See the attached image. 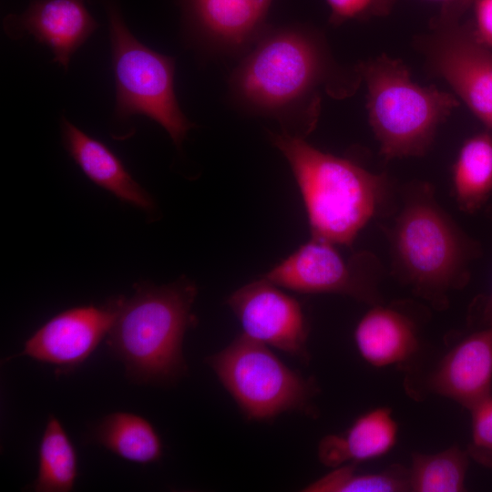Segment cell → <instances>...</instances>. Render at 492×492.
<instances>
[{"label": "cell", "mask_w": 492, "mask_h": 492, "mask_svg": "<svg viewBox=\"0 0 492 492\" xmlns=\"http://www.w3.org/2000/svg\"><path fill=\"white\" fill-rule=\"evenodd\" d=\"M362 77L341 67L319 32L302 26L264 30L232 71L233 102L275 119L282 132L304 138L318 122L322 89L335 98L353 94Z\"/></svg>", "instance_id": "6da1fadb"}, {"label": "cell", "mask_w": 492, "mask_h": 492, "mask_svg": "<svg viewBox=\"0 0 492 492\" xmlns=\"http://www.w3.org/2000/svg\"><path fill=\"white\" fill-rule=\"evenodd\" d=\"M400 201L384 229L393 274L433 308L445 310L451 292L468 283L482 247L442 208L429 183L404 185Z\"/></svg>", "instance_id": "7a4b0ae2"}, {"label": "cell", "mask_w": 492, "mask_h": 492, "mask_svg": "<svg viewBox=\"0 0 492 492\" xmlns=\"http://www.w3.org/2000/svg\"><path fill=\"white\" fill-rule=\"evenodd\" d=\"M268 133L294 175L312 237L351 246L371 220L392 210L395 190L386 174L323 152L302 138Z\"/></svg>", "instance_id": "3957f363"}, {"label": "cell", "mask_w": 492, "mask_h": 492, "mask_svg": "<svg viewBox=\"0 0 492 492\" xmlns=\"http://www.w3.org/2000/svg\"><path fill=\"white\" fill-rule=\"evenodd\" d=\"M197 293L196 284L181 277L161 286L138 284L130 298L123 297L107 343L131 378L169 384L187 372L182 343L197 322Z\"/></svg>", "instance_id": "277c9868"}, {"label": "cell", "mask_w": 492, "mask_h": 492, "mask_svg": "<svg viewBox=\"0 0 492 492\" xmlns=\"http://www.w3.org/2000/svg\"><path fill=\"white\" fill-rule=\"evenodd\" d=\"M367 87L369 123L385 159L422 157L436 130L458 107L456 96L411 79L399 59L380 55L355 66Z\"/></svg>", "instance_id": "5b68a950"}, {"label": "cell", "mask_w": 492, "mask_h": 492, "mask_svg": "<svg viewBox=\"0 0 492 492\" xmlns=\"http://www.w3.org/2000/svg\"><path fill=\"white\" fill-rule=\"evenodd\" d=\"M206 363L250 421H272L291 411L318 415L315 379L291 369L268 345L244 333Z\"/></svg>", "instance_id": "8992f818"}, {"label": "cell", "mask_w": 492, "mask_h": 492, "mask_svg": "<svg viewBox=\"0 0 492 492\" xmlns=\"http://www.w3.org/2000/svg\"><path fill=\"white\" fill-rule=\"evenodd\" d=\"M116 101L114 118L141 115L159 124L179 148L194 127L174 90L175 59L141 43L127 26L118 7L107 5Z\"/></svg>", "instance_id": "52a82bcc"}, {"label": "cell", "mask_w": 492, "mask_h": 492, "mask_svg": "<svg viewBox=\"0 0 492 492\" xmlns=\"http://www.w3.org/2000/svg\"><path fill=\"white\" fill-rule=\"evenodd\" d=\"M279 287L301 293H335L377 304L382 269L371 252L359 251L345 258L328 241L312 237L264 276Z\"/></svg>", "instance_id": "ba28073f"}, {"label": "cell", "mask_w": 492, "mask_h": 492, "mask_svg": "<svg viewBox=\"0 0 492 492\" xmlns=\"http://www.w3.org/2000/svg\"><path fill=\"white\" fill-rule=\"evenodd\" d=\"M416 46L429 71L444 79L472 113L492 130V50L476 41L468 23L434 17Z\"/></svg>", "instance_id": "9c48e42d"}, {"label": "cell", "mask_w": 492, "mask_h": 492, "mask_svg": "<svg viewBox=\"0 0 492 492\" xmlns=\"http://www.w3.org/2000/svg\"><path fill=\"white\" fill-rule=\"evenodd\" d=\"M245 335L310 362L308 323L301 303L264 277L243 285L227 300Z\"/></svg>", "instance_id": "30bf717a"}, {"label": "cell", "mask_w": 492, "mask_h": 492, "mask_svg": "<svg viewBox=\"0 0 492 492\" xmlns=\"http://www.w3.org/2000/svg\"><path fill=\"white\" fill-rule=\"evenodd\" d=\"M122 300L118 297L99 306L74 307L57 313L26 341L15 356H29L61 371L76 368L108 335Z\"/></svg>", "instance_id": "8fae6325"}, {"label": "cell", "mask_w": 492, "mask_h": 492, "mask_svg": "<svg viewBox=\"0 0 492 492\" xmlns=\"http://www.w3.org/2000/svg\"><path fill=\"white\" fill-rule=\"evenodd\" d=\"M272 0H181L189 43L210 55L246 54Z\"/></svg>", "instance_id": "7c38bea8"}, {"label": "cell", "mask_w": 492, "mask_h": 492, "mask_svg": "<svg viewBox=\"0 0 492 492\" xmlns=\"http://www.w3.org/2000/svg\"><path fill=\"white\" fill-rule=\"evenodd\" d=\"M97 27L85 0H32L24 13L4 20L6 35L13 39L32 36L50 48L53 62L65 70Z\"/></svg>", "instance_id": "4fadbf2b"}, {"label": "cell", "mask_w": 492, "mask_h": 492, "mask_svg": "<svg viewBox=\"0 0 492 492\" xmlns=\"http://www.w3.org/2000/svg\"><path fill=\"white\" fill-rule=\"evenodd\" d=\"M431 393L470 410L492 395V326L482 327L454 344L425 382Z\"/></svg>", "instance_id": "5bb4252c"}, {"label": "cell", "mask_w": 492, "mask_h": 492, "mask_svg": "<svg viewBox=\"0 0 492 492\" xmlns=\"http://www.w3.org/2000/svg\"><path fill=\"white\" fill-rule=\"evenodd\" d=\"M419 311L407 301L372 305L354 333L361 357L376 368L407 365L421 346Z\"/></svg>", "instance_id": "9a60e30c"}, {"label": "cell", "mask_w": 492, "mask_h": 492, "mask_svg": "<svg viewBox=\"0 0 492 492\" xmlns=\"http://www.w3.org/2000/svg\"><path fill=\"white\" fill-rule=\"evenodd\" d=\"M62 143L69 157L96 185L120 200L151 212V196L134 179L115 152L89 136L65 116L60 120Z\"/></svg>", "instance_id": "2e32d148"}, {"label": "cell", "mask_w": 492, "mask_h": 492, "mask_svg": "<svg viewBox=\"0 0 492 492\" xmlns=\"http://www.w3.org/2000/svg\"><path fill=\"white\" fill-rule=\"evenodd\" d=\"M397 435L392 410L376 407L358 416L343 433L323 437L318 445V458L330 467L376 459L392 450Z\"/></svg>", "instance_id": "e0dca14e"}, {"label": "cell", "mask_w": 492, "mask_h": 492, "mask_svg": "<svg viewBox=\"0 0 492 492\" xmlns=\"http://www.w3.org/2000/svg\"><path fill=\"white\" fill-rule=\"evenodd\" d=\"M452 190L464 212L481 210L492 195V134L485 130L468 138L452 167Z\"/></svg>", "instance_id": "ac0fdd59"}, {"label": "cell", "mask_w": 492, "mask_h": 492, "mask_svg": "<svg viewBox=\"0 0 492 492\" xmlns=\"http://www.w3.org/2000/svg\"><path fill=\"white\" fill-rule=\"evenodd\" d=\"M92 436L108 451L134 463H154L162 456L159 434L148 420L135 414L108 415L93 428Z\"/></svg>", "instance_id": "d6986e66"}, {"label": "cell", "mask_w": 492, "mask_h": 492, "mask_svg": "<svg viewBox=\"0 0 492 492\" xmlns=\"http://www.w3.org/2000/svg\"><path fill=\"white\" fill-rule=\"evenodd\" d=\"M77 477V451L59 420L48 416L38 450L36 492H69Z\"/></svg>", "instance_id": "ffe728a7"}, {"label": "cell", "mask_w": 492, "mask_h": 492, "mask_svg": "<svg viewBox=\"0 0 492 492\" xmlns=\"http://www.w3.org/2000/svg\"><path fill=\"white\" fill-rule=\"evenodd\" d=\"M469 455L458 446L436 454H412L410 491L461 492L466 490Z\"/></svg>", "instance_id": "44dd1931"}, {"label": "cell", "mask_w": 492, "mask_h": 492, "mask_svg": "<svg viewBox=\"0 0 492 492\" xmlns=\"http://www.w3.org/2000/svg\"><path fill=\"white\" fill-rule=\"evenodd\" d=\"M356 464H344L304 487L303 492L410 491L409 468L394 465L376 473H360Z\"/></svg>", "instance_id": "7402d4cb"}, {"label": "cell", "mask_w": 492, "mask_h": 492, "mask_svg": "<svg viewBox=\"0 0 492 492\" xmlns=\"http://www.w3.org/2000/svg\"><path fill=\"white\" fill-rule=\"evenodd\" d=\"M469 411L471 441L466 451L469 457L478 464L492 467V395Z\"/></svg>", "instance_id": "603a6c76"}, {"label": "cell", "mask_w": 492, "mask_h": 492, "mask_svg": "<svg viewBox=\"0 0 492 492\" xmlns=\"http://www.w3.org/2000/svg\"><path fill=\"white\" fill-rule=\"evenodd\" d=\"M397 0H326L329 22L340 26L347 21H365L388 15Z\"/></svg>", "instance_id": "cb8c5ba5"}, {"label": "cell", "mask_w": 492, "mask_h": 492, "mask_svg": "<svg viewBox=\"0 0 492 492\" xmlns=\"http://www.w3.org/2000/svg\"><path fill=\"white\" fill-rule=\"evenodd\" d=\"M471 10L473 16L467 23L474 38L492 50V0H476Z\"/></svg>", "instance_id": "d4e9b609"}, {"label": "cell", "mask_w": 492, "mask_h": 492, "mask_svg": "<svg viewBox=\"0 0 492 492\" xmlns=\"http://www.w3.org/2000/svg\"><path fill=\"white\" fill-rule=\"evenodd\" d=\"M440 4V12L436 16L444 21H461L471 9L476 0H432Z\"/></svg>", "instance_id": "484cf974"}, {"label": "cell", "mask_w": 492, "mask_h": 492, "mask_svg": "<svg viewBox=\"0 0 492 492\" xmlns=\"http://www.w3.org/2000/svg\"><path fill=\"white\" fill-rule=\"evenodd\" d=\"M487 213L490 219H492V204L487 208ZM480 323L482 327L492 326V289L483 302Z\"/></svg>", "instance_id": "4316f807"}]
</instances>
